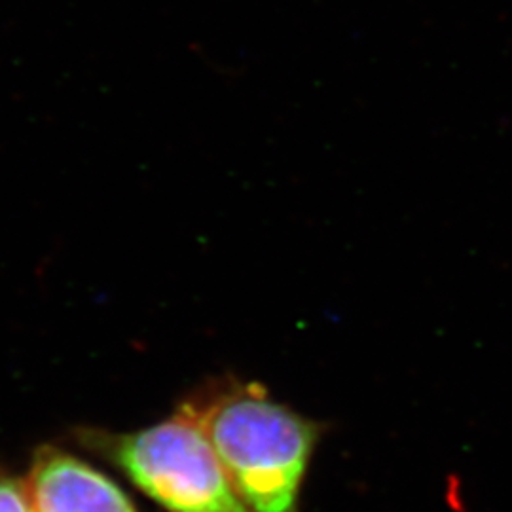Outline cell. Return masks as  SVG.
<instances>
[{
  "label": "cell",
  "instance_id": "6da1fadb",
  "mask_svg": "<svg viewBox=\"0 0 512 512\" xmlns=\"http://www.w3.org/2000/svg\"><path fill=\"white\" fill-rule=\"evenodd\" d=\"M184 410L198 421L251 512H298L317 425L247 385Z\"/></svg>",
  "mask_w": 512,
  "mask_h": 512
},
{
  "label": "cell",
  "instance_id": "7a4b0ae2",
  "mask_svg": "<svg viewBox=\"0 0 512 512\" xmlns=\"http://www.w3.org/2000/svg\"><path fill=\"white\" fill-rule=\"evenodd\" d=\"M120 469L171 512H251L186 410L175 418L120 437L114 446Z\"/></svg>",
  "mask_w": 512,
  "mask_h": 512
},
{
  "label": "cell",
  "instance_id": "3957f363",
  "mask_svg": "<svg viewBox=\"0 0 512 512\" xmlns=\"http://www.w3.org/2000/svg\"><path fill=\"white\" fill-rule=\"evenodd\" d=\"M25 486L35 512H135L109 476L54 448L38 454Z\"/></svg>",
  "mask_w": 512,
  "mask_h": 512
},
{
  "label": "cell",
  "instance_id": "277c9868",
  "mask_svg": "<svg viewBox=\"0 0 512 512\" xmlns=\"http://www.w3.org/2000/svg\"><path fill=\"white\" fill-rule=\"evenodd\" d=\"M0 512H35L25 482L0 473Z\"/></svg>",
  "mask_w": 512,
  "mask_h": 512
}]
</instances>
